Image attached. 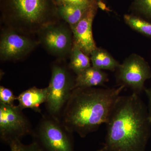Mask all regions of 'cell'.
Returning <instances> with one entry per match:
<instances>
[{
	"instance_id": "cell-1",
	"label": "cell",
	"mask_w": 151,
	"mask_h": 151,
	"mask_svg": "<svg viewBox=\"0 0 151 151\" xmlns=\"http://www.w3.org/2000/svg\"><path fill=\"white\" fill-rule=\"evenodd\" d=\"M106 125L104 151H146L151 120L140 95H121Z\"/></svg>"
},
{
	"instance_id": "cell-2",
	"label": "cell",
	"mask_w": 151,
	"mask_h": 151,
	"mask_svg": "<svg viewBox=\"0 0 151 151\" xmlns=\"http://www.w3.org/2000/svg\"><path fill=\"white\" fill-rule=\"evenodd\" d=\"M125 88H76L68 100L60 120L68 130L81 138L106 124L113 107Z\"/></svg>"
},
{
	"instance_id": "cell-3",
	"label": "cell",
	"mask_w": 151,
	"mask_h": 151,
	"mask_svg": "<svg viewBox=\"0 0 151 151\" xmlns=\"http://www.w3.org/2000/svg\"><path fill=\"white\" fill-rule=\"evenodd\" d=\"M73 133L60 119L43 115L31 136L42 151H74Z\"/></svg>"
},
{
	"instance_id": "cell-4",
	"label": "cell",
	"mask_w": 151,
	"mask_h": 151,
	"mask_svg": "<svg viewBox=\"0 0 151 151\" xmlns=\"http://www.w3.org/2000/svg\"><path fill=\"white\" fill-rule=\"evenodd\" d=\"M69 69L65 65L54 64L52 67L51 78L47 86L48 97L45 103L47 114L58 119L75 89V78Z\"/></svg>"
},
{
	"instance_id": "cell-5",
	"label": "cell",
	"mask_w": 151,
	"mask_h": 151,
	"mask_svg": "<svg viewBox=\"0 0 151 151\" xmlns=\"http://www.w3.org/2000/svg\"><path fill=\"white\" fill-rule=\"evenodd\" d=\"M11 24L22 31H38L50 23L47 20L46 0H10Z\"/></svg>"
},
{
	"instance_id": "cell-6",
	"label": "cell",
	"mask_w": 151,
	"mask_h": 151,
	"mask_svg": "<svg viewBox=\"0 0 151 151\" xmlns=\"http://www.w3.org/2000/svg\"><path fill=\"white\" fill-rule=\"evenodd\" d=\"M33 129L30 122L17 105L0 103V139L9 145L27 135Z\"/></svg>"
},
{
	"instance_id": "cell-7",
	"label": "cell",
	"mask_w": 151,
	"mask_h": 151,
	"mask_svg": "<svg viewBox=\"0 0 151 151\" xmlns=\"http://www.w3.org/2000/svg\"><path fill=\"white\" fill-rule=\"evenodd\" d=\"M119 85L128 87L132 93L140 95L145 91V81L151 77V70L147 61L142 57L133 54L125 60L118 68Z\"/></svg>"
},
{
	"instance_id": "cell-8",
	"label": "cell",
	"mask_w": 151,
	"mask_h": 151,
	"mask_svg": "<svg viewBox=\"0 0 151 151\" xmlns=\"http://www.w3.org/2000/svg\"><path fill=\"white\" fill-rule=\"evenodd\" d=\"M38 32L41 43L50 53L61 58L70 54L73 45L71 28L64 24L52 22Z\"/></svg>"
},
{
	"instance_id": "cell-9",
	"label": "cell",
	"mask_w": 151,
	"mask_h": 151,
	"mask_svg": "<svg viewBox=\"0 0 151 151\" xmlns=\"http://www.w3.org/2000/svg\"><path fill=\"white\" fill-rule=\"evenodd\" d=\"M37 42L15 29L5 30L0 40L1 60H13L21 59L34 49Z\"/></svg>"
},
{
	"instance_id": "cell-10",
	"label": "cell",
	"mask_w": 151,
	"mask_h": 151,
	"mask_svg": "<svg viewBox=\"0 0 151 151\" xmlns=\"http://www.w3.org/2000/svg\"><path fill=\"white\" fill-rule=\"evenodd\" d=\"M95 13L96 9L93 5L80 21L70 26L73 36V44L88 55L97 47L92 32V24Z\"/></svg>"
},
{
	"instance_id": "cell-11",
	"label": "cell",
	"mask_w": 151,
	"mask_h": 151,
	"mask_svg": "<svg viewBox=\"0 0 151 151\" xmlns=\"http://www.w3.org/2000/svg\"><path fill=\"white\" fill-rule=\"evenodd\" d=\"M47 87L38 88L35 86L30 88L20 93L17 100L18 101L17 106L21 110L31 109L37 113H41L40 106L45 103L48 97Z\"/></svg>"
},
{
	"instance_id": "cell-12",
	"label": "cell",
	"mask_w": 151,
	"mask_h": 151,
	"mask_svg": "<svg viewBox=\"0 0 151 151\" xmlns=\"http://www.w3.org/2000/svg\"><path fill=\"white\" fill-rule=\"evenodd\" d=\"M108 81L107 73L103 70L91 66L76 75L75 79V88L103 86Z\"/></svg>"
},
{
	"instance_id": "cell-13",
	"label": "cell",
	"mask_w": 151,
	"mask_h": 151,
	"mask_svg": "<svg viewBox=\"0 0 151 151\" xmlns=\"http://www.w3.org/2000/svg\"><path fill=\"white\" fill-rule=\"evenodd\" d=\"M92 66L101 70L114 71L120 64L108 52L103 49L96 48L91 52Z\"/></svg>"
},
{
	"instance_id": "cell-14",
	"label": "cell",
	"mask_w": 151,
	"mask_h": 151,
	"mask_svg": "<svg viewBox=\"0 0 151 151\" xmlns=\"http://www.w3.org/2000/svg\"><path fill=\"white\" fill-rule=\"evenodd\" d=\"M93 5L94 4L90 6L60 5L58 8V14L70 26L74 25L80 21Z\"/></svg>"
},
{
	"instance_id": "cell-15",
	"label": "cell",
	"mask_w": 151,
	"mask_h": 151,
	"mask_svg": "<svg viewBox=\"0 0 151 151\" xmlns=\"http://www.w3.org/2000/svg\"><path fill=\"white\" fill-rule=\"evenodd\" d=\"M70 54V61L68 68L76 75L91 67V59L88 55L74 44Z\"/></svg>"
},
{
	"instance_id": "cell-16",
	"label": "cell",
	"mask_w": 151,
	"mask_h": 151,
	"mask_svg": "<svg viewBox=\"0 0 151 151\" xmlns=\"http://www.w3.org/2000/svg\"><path fill=\"white\" fill-rule=\"evenodd\" d=\"M124 19L126 23L133 29L144 35L151 37L150 23L140 18L130 15L124 16Z\"/></svg>"
},
{
	"instance_id": "cell-17",
	"label": "cell",
	"mask_w": 151,
	"mask_h": 151,
	"mask_svg": "<svg viewBox=\"0 0 151 151\" xmlns=\"http://www.w3.org/2000/svg\"><path fill=\"white\" fill-rule=\"evenodd\" d=\"M10 151H42L37 144L33 142L29 145H24L21 141L14 142L9 145Z\"/></svg>"
},
{
	"instance_id": "cell-18",
	"label": "cell",
	"mask_w": 151,
	"mask_h": 151,
	"mask_svg": "<svg viewBox=\"0 0 151 151\" xmlns=\"http://www.w3.org/2000/svg\"><path fill=\"white\" fill-rule=\"evenodd\" d=\"M15 100H17V97L14 95L12 90L4 86H0V103L14 106Z\"/></svg>"
},
{
	"instance_id": "cell-19",
	"label": "cell",
	"mask_w": 151,
	"mask_h": 151,
	"mask_svg": "<svg viewBox=\"0 0 151 151\" xmlns=\"http://www.w3.org/2000/svg\"><path fill=\"white\" fill-rule=\"evenodd\" d=\"M136 4L144 14L151 17V0H137Z\"/></svg>"
},
{
	"instance_id": "cell-20",
	"label": "cell",
	"mask_w": 151,
	"mask_h": 151,
	"mask_svg": "<svg viewBox=\"0 0 151 151\" xmlns=\"http://www.w3.org/2000/svg\"><path fill=\"white\" fill-rule=\"evenodd\" d=\"M60 5H72L81 6H90L94 4L93 0H57Z\"/></svg>"
},
{
	"instance_id": "cell-21",
	"label": "cell",
	"mask_w": 151,
	"mask_h": 151,
	"mask_svg": "<svg viewBox=\"0 0 151 151\" xmlns=\"http://www.w3.org/2000/svg\"><path fill=\"white\" fill-rule=\"evenodd\" d=\"M144 92L145 93L146 96L148 100V111L149 116L151 120V87L149 88H145Z\"/></svg>"
},
{
	"instance_id": "cell-22",
	"label": "cell",
	"mask_w": 151,
	"mask_h": 151,
	"mask_svg": "<svg viewBox=\"0 0 151 151\" xmlns=\"http://www.w3.org/2000/svg\"><path fill=\"white\" fill-rule=\"evenodd\" d=\"M95 151H104V149H103V147H102L101 148L98 149V150H97Z\"/></svg>"
}]
</instances>
